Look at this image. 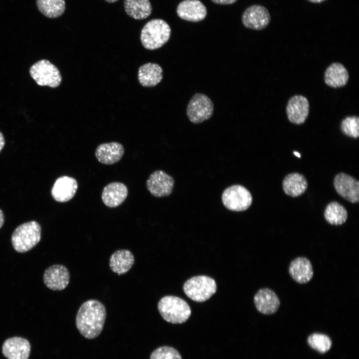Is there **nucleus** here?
Segmentation results:
<instances>
[{
	"instance_id": "obj_12",
	"label": "nucleus",
	"mask_w": 359,
	"mask_h": 359,
	"mask_svg": "<svg viewBox=\"0 0 359 359\" xmlns=\"http://www.w3.org/2000/svg\"><path fill=\"white\" fill-rule=\"evenodd\" d=\"M334 185L338 193L352 203L359 201V182L346 174L337 175L334 180Z\"/></svg>"
},
{
	"instance_id": "obj_10",
	"label": "nucleus",
	"mask_w": 359,
	"mask_h": 359,
	"mask_svg": "<svg viewBox=\"0 0 359 359\" xmlns=\"http://www.w3.org/2000/svg\"><path fill=\"white\" fill-rule=\"evenodd\" d=\"M175 181L173 177L162 170L153 172L147 180L148 190L154 196L169 195L173 191Z\"/></svg>"
},
{
	"instance_id": "obj_31",
	"label": "nucleus",
	"mask_w": 359,
	"mask_h": 359,
	"mask_svg": "<svg viewBox=\"0 0 359 359\" xmlns=\"http://www.w3.org/2000/svg\"><path fill=\"white\" fill-rule=\"evenodd\" d=\"M237 0H211L212 2L220 4H230L235 2Z\"/></svg>"
},
{
	"instance_id": "obj_28",
	"label": "nucleus",
	"mask_w": 359,
	"mask_h": 359,
	"mask_svg": "<svg viewBox=\"0 0 359 359\" xmlns=\"http://www.w3.org/2000/svg\"><path fill=\"white\" fill-rule=\"evenodd\" d=\"M309 346L321 354H324L330 350L332 342L330 338L324 334L315 333L310 335L307 339Z\"/></svg>"
},
{
	"instance_id": "obj_8",
	"label": "nucleus",
	"mask_w": 359,
	"mask_h": 359,
	"mask_svg": "<svg viewBox=\"0 0 359 359\" xmlns=\"http://www.w3.org/2000/svg\"><path fill=\"white\" fill-rule=\"evenodd\" d=\"M213 110V102L207 96L202 93H195L188 103L186 114L191 122L197 124L211 118Z\"/></svg>"
},
{
	"instance_id": "obj_15",
	"label": "nucleus",
	"mask_w": 359,
	"mask_h": 359,
	"mask_svg": "<svg viewBox=\"0 0 359 359\" xmlns=\"http://www.w3.org/2000/svg\"><path fill=\"white\" fill-rule=\"evenodd\" d=\"M254 303L257 311L264 315H272L278 310L280 301L272 290L264 288L259 289L254 297Z\"/></svg>"
},
{
	"instance_id": "obj_29",
	"label": "nucleus",
	"mask_w": 359,
	"mask_h": 359,
	"mask_svg": "<svg viewBox=\"0 0 359 359\" xmlns=\"http://www.w3.org/2000/svg\"><path fill=\"white\" fill-rule=\"evenodd\" d=\"M340 129L346 136L357 139L359 136V118L357 116H348L341 122Z\"/></svg>"
},
{
	"instance_id": "obj_14",
	"label": "nucleus",
	"mask_w": 359,
	"mask_h": 359,
	"mask_svg": "<svg viewBox=\"0 0 359 359\" xmlns=\"http://www.w3.org/2000/svg\"><path fill=\"white\" fill-rule=\"evenodd\" d=\"M31 346L26 339L14 337L6 339L2 347V352L7 359H28Z\"/></svg>"
},
{
	"instance_id": "obj_36",
	"label": "nucleus",
	"mask_w": 359,
	"mask_h": 359,
	"mask_svg": "<svg viewBox=\"0 0 359 359\" xmlns=\"http://www.w3.org/2000/svg\"><path fill=\"white\" fill-rule=\"evenodd\" d=\"M105 0L106 1L108 2L113 3V2H116V1H117L118 0Z\"/></svg>"
},
{
	"instance_id": "obj_26",
	"label": "nucleus",
	"mask_w": 359,
	"mask_h": 359,
	"mask_svg": "<svg viewBox=\"0 0 359 359\" xmlns=\"http://www.w3.org/2000/svg\"><path fill=\"white\" fill-rule=\"evenodd\" d=\"M36 2L39 11L49 18L60 16L65 9L64 0H36Z\"/></svg>"
},
{
	"instance_id": "obj_35",
	"label": "nucleus",
	"mask_w": 359,
	"mask_h": 359,
	"mask_svg": "<svg viewBox=\"0 0 359 359\" xmlns=\"http://www.w3.org/2000/svg\"><path fill=\"white\" fill-rule=\"evenodd\" d=\"M293 153H294V154L296 156H297V157H298V158H300V157H301V155H300V154L299 153L297 152V151H294V152H293Z\"/></svg>"
},
{
	"instance_id": "obj_19",
	"label": "nucleus",
	"mask_w": 359,
	"mask_h": 359,
	"mask_svg": "<svg viewBox=\"0 0 359 359\" xmlns=\"http://www.w3.org/2000/svg\"><path fill=\"white\" fill-rule=\"evenodd\" d=\"M128 194V190L125 184L119 182H113L104 187L101 198L107 206L116 207L125 201Z\"/></svg>"
},
{
	"instance_id": "obj_34",
	"label": "nucleus",
	"mask_w": 359,
	"mask_h": 359,
	"mask_svg": "<svg viewBox=\"0 0 359 359\" xmlns=\"http://www.w3.org/2000/svg\"><path fill=\"white\" fill-rule=\"evenodd\" d=\"M308 1L314 3H321L326 0H307Z\"/></svg>"
},
{
	"instance_id": "obj_30",
	"label": "nucleus",
	"mask_w": 359,
	"mask_h": 359,
	"mask_svg": "<svg viewBox=\"0 0 359 359\" xmlns=\"http://www.w3.org/2000/svg\"><path fill=\"white\" fill-rule=\"evenodd\" d=\"M150 359H182L179 352L171 347L162 346L154 350Z\"/></svg>"
},
{
	"instance_id": "obj_23",
	"label": "nucleus",
	"mask_w": 359,
	"mask_h": 359,
	"mask_svg": "<svg viewBox=\"0 0 359 359\" xmlns=\"http://www.w3.org/2000/svg\"><path fill=\"white\" fill-rule=\"evenodd\" d=\"M163 69L157 63H147L139 69L138 77L140 83L144 87H151L158 85L163 78Z\"/></svg>"
},
{
	"instance_id": "obj_27",
	"label": "nucleus",
	"mask_w": 359,
	"mask_h": 359,
	"mask_svg": "<svg viewBox=\"0 0 359 359\" xmlns=\"http://www.w3.org/2000/svg\"><path fill=\"white\" fill-rule=\"evenodd\" d=\"M326 220L330 224L339 225L344 223L348 218L346 209L336 201L329 203L324 211Z\"/></svg>"
},
{
	"instance_id": "obj_18",
	"label": "nucleus",
	"mask_w": 359,
	"mask_h": 359,
	"mask_svg": "<svg viewBox=\"0 0 359 359\" xmlns=\"http://www.w3.org/2000/svg\"><path fill=\"white\" fill-rule=\"evenodd\" d=\"M289 273L297 283L305 284L311 280L314 271L310 260L305 257H298L291 261Z\"/></svg>"
},
{
	"instance_id": "obj_17",
	"label": "nucleus",
	"mask_w": 359,
	"mask_h": 359,
	"mask_svg": "<svg viewBox=\"0 0 359 359\" xmlns=\"http://www.w3.org/2000/svg\"><path fill=\"white\" fill-rule=\"evenodd\" d=\"M77 188L78 183L75 179L62 176L55 180L51 189V195L58 202H66L73 197Z\"/></svg>"
},
{
	"instance_id": "obj_11",
	"label": "nucleus",
	"mask_w": 359,
	"mask_h": 359,
	"mask_svg": "<svg viewBox=\"0 0 359 359\" xmlns=\"http://www.w3.org/2000/svg\"><path fill=\"white\" fill-rule=\"evenodd\" d=\"M70 273L67 267L61 264H54L48 267L43 276L45 285L53 291L66 288L70 281Z\"/></svg>"
},
{
	"instance_id": "obj_22",
	"label": "nucleus",
	"mask_w": 359,
	"mask_h": 359,
	"mask_svg": "<svg viewBox=\"0 0 359 359\" xmlns=\"http://www.w3.org/2000/svg\"><path fill=\"white\" fill-rule=\"evenodd\" d=\"M135 263L133 254L127 249L115 251L109 259V266L111 270L119 275L127 273Z\"/></svg>"
},
{
	"instance_id": "obj_21",
	"label": "nucleus",
	"mask_w": 359,
	"mask_h": 359,
	"mask_svg": "<svg viewBox=\"0 0 359 359\" xmlns=\"http://www.w3.org/2000/svg\"><path fill=\"white\" fill-rule=\"evenodd\" d=\"M324 81L329 86L337 88L345 86L349 79V74L346 67L339 62L330 64L324 73Z\"/></svg>"
},
{
	"instance_id": "obj_5",
	"label": "nucleus",
	"mask_w": 359,
	"mask_h": 359,
	"mask_svg": "<svg viewBox=\"0 0 359 359\" xmlns=\"http://www.w3.org/2000/svg\"><path fill=\"white\" fill-rule=\"evenodd\" d=\"M216 288L214 280L205 275L192 277L188 279L183 286L186 295L197 302L209 299L216 292Z\"/></svg>"
},
{
	"instance_id": "obj_9",
	"label": "nucleus",
	"mask_w": 359,
	"mask_h": 359,
	"mask_svg": "<svg viewBox=\"0 0 359 359\" xmlns=\"http://www.w3.org/2000/svg\"><path fill=\"white\" fill-rule=\"evenodd\" d=\"M243 25L249 29L261 30L265 29L270 23L271 15L265 6L254 4L248 7L242 15Z\"/></svg>"
},
{
	"instance_id": "obj_13",
	"label": "nucleus",
	"mask_w": 359,
	"mask_h": 359,
	"mask_svg": "<svg viewBox=\"0 0 359 359\" xmlns=\"http://www.w3.org/2000/svg\"><path fill=\"white\" fill-rule=\"evenodd\" d=\"M286 110L290 122L297 125L303 124L309 114V101L303 95H294L289 99Z\"/></svg>"
},
{
	"instance_id": "obj_33",
	"label": "nucleus",
	"mask_w": 359,
	"mask_h": 359,
	"mask_svg": "<svg viewBox=\"0 0 359 359\" xmlns=\"http://www.w3.org/2000/svg\"><path fill=\"white\" fill-rule=\"evenodd\" d=\"M4 221V216L2 210L0 209V228L2 227Z\"/></svg>"
},
{
	"instance_id": "obj_4",
	"label": "nucleus",
	"mask_w": 359,
	"mask_h": 359,
	"mask_svg": "<svg viewBox=\"0 0 359 359\" xmlns=\"http://www.w3.org/2000/svg\"><path fill=\"white\" fill-rule=\"evenodd\" d=\"M41 239V227L35 221L23 223L13 231L11 241L14 250L24 253L33 248Z\"/></svg>"
},
{
	"instance_id": "obj_20",
	"label": "nucleus",
	"mask_w": 359,
	"mask_h": 359,
	"mask_svg": "<svg viewBox=\"0 0 359 359\" xmlns=\"http://www.w3.org/2000/svg\"><path fill=\"white\" fill-rule=\"evenodd\" d=\"M124 154L123 145L115 142L101 144L97 146L95 151L97 160L104 165H112L118 162Z\"/></svg>"
},
{
	"instance_id": "obj_1",
	"label": "nucleus",
	"mask_w": 359,
	"mask_h": 359,
	"mask_svg": "<svg viewBox=\"0 0 359 359\" xmlns=\"http://www.w3.org/2000/svg\"><path fill=\"white\" fill-rule=\"evenodd\" d=\"M107 316L105 306L96 299L88 300L80 307L76 317V327L87 339L97 337L103 330Z\"/></svg>"
},
{
	"instance_id": "obj_3",
	"label": "nucleus",
	"mask_w": 359,
	"mask_h": 359,
	"mask_svg": "<svg viewBox=\"0 0 359 359\" xmlns=\"http://www.w3.org/2000/svg\"><path fill=\"white\" fill-rule=\"evenodd\" d=\"M158 308L163 318L172 324L184 323L191 313L186 301L174 296H166L161 298L158 303Z\"/></svg>"
},
{
	"instance_id": "obj_6",
	"label": "nucleus",
	"mask_w": 359,
	"mask_h": 359,
	"mask_svg": "<svg viewBox=\"0 0 359 359\" xmlns=\"http://www.w3.org/2000/svg\"><path fill=\"white\" fill-rule=\"evenodd\" d=\"M31 77L40 86L56 88L61 83L62 78L58 69L46 59L40 60L29 69Z\"/></svg>"
},
{
	"instance_id": "obj_7",
	"label": "nucleus",
	"mask_w": 359,
	"mask_h": 359,
	"mask_svg": "<svg viewBox=\"0 0 359 359\" xmlns=\"http://www.w3.org/2000/svg\"><path fill=\"white\" fill-rule=\"evenodd\" d=\"M222 201L228 209L242 211L251 205L252 197L249 190L242 185L235 184L226 188L222 194Z\"/></svg>"
},
{
	"instance_id": "obj_2",
	"label": "nucleus",
	"mask_w": 359,
	"mask_h": 359,
	"mask_svg": "<svg viewBox=\"0 0 359 359\" xmlns=\"http://www.w3.org/2000/svg\"><path fill=\"white\" fill-rule=\"evenodd\" d=\"M171 33L170 25L162 19H154L148 22L141 33L143 46L155 50L163 46L169 40Z\"/></svg>"
},
{
	"instance_id": "obj_32",
	"label": "nucleus",
	"mask_w": 359,
	"mask_h": 359,
	"mask_svg": "<svg viewBox=\"0 0 359 359\" xmlns=\"http://www.w3.org/2000/svg\"><path fill=\"white\" fill-rule=\"evenodd\" d=\"M5 141L2 133L0 131V152L4 146Z\"/></svg>"
},
{
	"instance_id": "obj_16",
	"label": "nucleus",
	"mask_w": 359,
	"mask_h": 359,
	"mask_svg": "<svg viewBox=\"0 0 359 359\" xmlns=\"http://www.w3.org/2000/svg\"><path fill=\"white\" fill-rule=\"evenodd\" d=\"M177 13L182 19L191 22H198L206 16L205 5L199 0H184L177 6Z\"/></svg>"
},
{
	"instance_id": "obj_25",
	"label": "nucleus",
	"mask_w": 359,
	"mask_h": 359,
	"mask_svg": "<svg viewBox=\"0 0 359 359\" xmlns=\"http://www.w3.org/2000/svg\"><path fill=\"white\" fill-rule=\"evenodd\" d=\"M124 6L126 13L138 20L146 18L152 11L149 0H124Z\"/></svg>"
},
{
	"instance_id": "obj_24",
	"label": "nucleus",
	"mask_w": 359,
	"mask_h": 359,
	"mask_svg": "<svg viewBox=\"0 0 359 359\" xmlns=\"http://www.w3.org/2000/svg\"><path fill=\"white\" fill-rule=\"evenodd\" d=\"M284 192L291 197H297L305 192L307 188L308 182L305 177L298 173L287 175L283 181Z\"/></svg>"
}]
</instances>
